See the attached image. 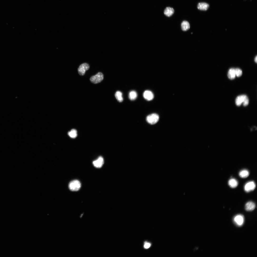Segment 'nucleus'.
Listing matches in <instances>:
<instances>
[{"label":"nucleus","instance_id":"20","mask_svg":"<svg viewBox=\"0 0 257 257\" xmlns=\"http://www.w3.org/2000/svg\"><path fill=\"white\" fill-rule=\"evenodd\" d=\"M235 73L236 76L237 77H239L241 76L242 74V70L239 68L235 69Z\"/></svg>","mask_w":257,"mask_h":257},{"label":"nucleus","instance_id":"1","mask_svg":"<svg viewBox=\"0 0 257 257\" xmlns=\"http://www.w3.org/2000/svg\"><path fill=\"white\" fill-rule=\"evenodd\" d=\"M81 184L80 182L77 180H74L70 182L69 185V187L70 190L72 191H77L80 189Z\"/></svg>","mask_w":257,"mask_h":257},{"label":"nucleus","instance_id":"18","mask_svg":"<svg viewBox=\"0 0 257 257\" xmlns=\"http://www.w3.org/2000/svg\"><path fill=\"white\" fill-rule=\"evenodd\" d=\"M137 96L136 92L134 90L130 91L128 97L129 99L131 100H134L135 99Z\"/></svg>","mask_w":257,"mask_h":257},{"label":"nucleus","instance_id":"6","mask_svg":"<svg viewBox=\"0 0 257 257\" xmlns=\"http://www.w3.org/2000/svg\"><path fill=\"white\" fill-rule=\"evenodd\" d=\"M234 221L236 224L238 226H242L244 222V218L243 216L238 215L236 216L234 218Z\"/></svg>","mask_w":257,"mask_h":257},{"label":"nucleus","instance_id":"4","mask_svg":"<svg viewBox=\"0 0 257 257\" xmlns=\"http://www.w3.org/2000/svg\"><path fill=\"white\" fill-rule=\"evenodd\" d=\"M89 66L88 64L84 63L81 64L78 69V71L79 74L81 75H84L86 70L89 69Z\"/></svg>","mask_w":257,"mask_h":257},{"label":"nucleus","instance_id":"17","mask_svg":"<svg viewBox=\"0 0 257 257\" xmlns=\"http://www.w3.org/2000/svg\"><path fill=\"white\" fill-rule=\"evenodd\" d=\"M115 97L118 101L121 102L123 100L122 93L119 91H117L115 93Z\"/></svg>","mask_w":257,"mask_h":257},{"label":"nucleus","instance_id":"15","mask_svg":"<svg viewBox=\"0 0 257 257\" xmlns=\"http://www.w3.org/2000/svg\"><path fill=\"white\" fill-rule=\"evenodd\" d=\"M227 76L228 78L231 79H234L236 76L235 69L231 68L230 69L228 72Z\"/></svg>","mask_w":257,"mask_h":257},{"label":"nucleus","instance_id":"3","mask_svg":"<svg viewBox=\"0 0 257 257\" xmlns=\"http://www.w3.org/2000/svg\"><path fill=\"white\" fill-rule=\"evenodd\" d=\"M159 117L156 114H153L148 115L146 117L147 121L149 124H153L156 123L158 121Z\"/></svg>","mask_w":257,"mask_h":257},{"label":"nucleus","instance_id":"23","mask_svg":"<svg viewBox=\"0 0 257 257\" xmlns=\"http://www.w3.org/2000/svg\"><path fill=\"white\" fill-rule=\"evenodd\" d=\"M255 61L256 63H257V57L256 56L255 59Z\"/></svg>","mask_w":257,"mask_h":257},{"label":"nucleus","instance_id":"14","mask_svg":"<svg viewBox=\"0 0 257 257\" xmlns=\"http://www.w3.org/2000/svg\"><path fill=\"white\" fill-rule=\"evenodd\" d=\"M228 184L229 186L232 188H234L236 187L238 184V182L237 180L234 178H232L230 179L228 182Z\"/></svg>","mask_w":257,"mask_h":257},{"label":"nucleus","instance_id":"13","mask_svg":"<svg viewBox=\"0 0 257 257\" xmlns=\"http://www.w3.org/2000/svg\"><path fill=\"white\" fill-rule=\"evenodd\" d=\"M181 28L183 31H186L190 28V25L189 22L186 21H183L181 24Z\"/></svg>","mask_w":257,"mask_h":257},{"label":"nucleus","instance_id":"16","mask_svg":"<svg viewBox=\"0 0 257 257\" xmlns=\"http://www.w3.org/2000/svg\"><path fill=\"white\" fill-rule=\"evenodd\" d=\"M249 172L247 170L243 169L240 171L239 173V175L241 178H245L248 176Z\"/></svg>","mask_w":257,"mask_h":257},{"label":"nucleus","instance_id":"11","mask_svg":"<svg viewBox=\"0 0 257 257\" xmlns=\"http://www.w3.org/2000/svg\"><path fill=\"white\" fill-rule=\"evenodd\" d=\"M255 207V203L252 201L247 203L245 205V209L247 211H252L253 210Z\"/></svg>","mask_w":257,"mask_h":257},{"label":"nucleus","instance_id":"22","mask_svg":"<svg viewBox=\"0 0 257 257\" xmlns=\"http://www.w3.org/2000/svg\"><path fill=\"white\" fill-rule=\"evenodd\" d=\"M150 246L151 244L150 243L146 242L145 243L144 245V247L146 249H148L150 247Z\"/></svg>","mask_w":257,"mask_h":257},{"label":"nucleus","instance_id":"2","mask_svg":"<svg viewBox=\"0 0 257 257\" xmlns=\"http://www.w3.org/2000/svg\"><path fill=\"white\" fill-rule=\"evenodd\" d=\"M103 79V74L102 73L99 72L95 75L92 76L90 78V80L92 83L96 84L101 82Z\"/></svg>","mask_w":257,"mask_h":257},{"label":"nucleus","instance_id":"10","mask_svg":"<svg viewBox=\"0 0 257 257\" xmlns=\"http://www.w3.org/2000/svg\"><path fill=\"white\" fill-rule=\"evenodd\" d=\"M209 7V5L206 3L200 2L198 4L197 7L200 10L205 11L208 9Z\"/></svg>","mask_w":257,"mask_h":257},{"label":"nucleus","instance_id":"12","mask_svg":"<svg viewBox=\"0 0 257 257\" xmlns=\"http://www.w3.org/2000/svg\"><path fill=\"white\" fill-rule=\"evenodd\" d=\"M174 12V10L172 8L167 7L165 9L164 13L166 16L168 17L171 16Z\"/></svg>","mask_w":257,"mask_h":257},{"label":"nucleus","instance_id":"21","mask_svg":"<svg viewBox=\"0 0 257 257\" xmlns=\"http://www.w3.org/2000/svg\"><path fill=\"white\" fill-rule=\"evenodd\" d=\"M249 104V99L247 97L245 98L243 102V104L244 106L247 105Z\"/></svg>","mask_w":257,"mask_h":257},{"label":"nucleus","instance_id":"19","mask_svg":"<svg viewBox=\"0 0 257 257\" xmlns=\"http://www.w3.org/2000/svg\"><path fill=\"white\" fill-rule=\"evenodd\" d=\"M68 134L69 136L71 138H74L77 136V131L75 129H72L70 131L68 132Z\"/></svg>","mask_w":257,"mask_h":257},{"label":"nucleus","instance_id":"9","mask_svg":"<svg viewBox=\"0 0 257 257\" xmlns=\"http://www.w3.org/2000/svg\"><path fill=\"white\" fill-rule=\"evenodd\" d=\"M247 97L245 95H242L237 96L236 99V105L238 106H240Z\"/></svg>","mask_w":257,"mask_h":257},{"label":"nucleus","instance_id":"7","mask_svg":"<svg viewBox=\"0 0 257 257\" xmlns=\"http://www.w3.org/2000/svg\"><path fill=\"white\" fill-rule=\"evenodd\" d=\"M94 166L96 168H101L104 163V159L102 157L100 156L93 163Z\"/></svg>","mask_w":257,"mask_h":257},{"label":"nucleus","instance_id":"5","mask_svg":"<svg viewBox=\"0 0 257 257\" xmlns=\"http://www.w3.org/2000/svg\"><path fill=\"white\" fill-rule=\"evenodd\" d=\"M256 187L255 183L253 181L249 182L246 183L244 186V189L247 192L253 190Z\"/></svg>","mask_w":257,"mask_h":257},{"label":"nucleus","instance_id":"8","mask_svg":"<svg viewBox=\"0 0 257 257\" xmlns=\"http://www.w3.org/2000/svg\"><path fill=\"white\" fill-rule=\"evenodd\" d=\"M143 96L145 99L148 101L152 100L154 97L153 93L149 90L145 91L143 94Z\"/></svg>","mask_w":257,"mask_h":257}]
</instances>
